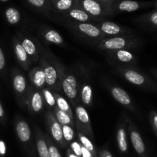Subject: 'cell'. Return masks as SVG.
I'll use <instances>...</instances> for the list:
<instances>
[{
	"instance_id": "obj_1",
	"label": "cell",
	"mask_w": 157,
	"mask_h": 157,
	"mask_svg": "<svg viewBox=\"0 0 157 157\" xmlns=\"http://www.w3.org/2000/svg\"><path fill=\"white\" fill-rule=\"evenodd\" d=\"M75 6L83 9L90 15L94 17L110 15L113 12L112 6L95 0H77Z\"/></svg>"
},
{
	"instance_id": "obj_2",
	"label": "cell",
	"mask_w": 157,
	"mask_h": 157,
	"mask_svg": "<svg viewBox=\"0 0 157 157\" xmlns=\"http://www.w3.org/2000/svg\"><path fill=\"white\" fill-rule=\"evenodd\" d=\"M124 75L126 79L132 84L141 87L147 88L157 92V84L150 77L144 75V73L135 69H125L124 72Z\"/></svg>"
},
{
	"instance_id": "obj_3",
	"label": "cell",
	"mask_w": 157,
	"mask_h": 157,
	"mask_svg": "<svg viewBox=\"0 0 157 157\" xmlns=\"http://www.w3.org/2000/svg\"><path fill=\"white\" fill-rule=\"evenodd\" d=\"M75 116L78 129L85 135L93 138V131L91 129L90 116L85 108L82 106H77L75 107Z\"/></svg>"
},
{
	"instance_id": "obj_4",
	"label": "cell",
	"mask_w": 157,
	"mask_h": 157,
	"mask_svg": "<svg viewBox=\"0 0 157 157\" xmlns=\"http://www.w3.org/2000/svg\"><path fill=\"white\" fill-rule=\"evenodd\" d=\"M130 136L132 146L139 157H148L147 146L140 132L133 126H130Z\"/></svg>"
},
{
	"instance_id": "obj_5",
	"label": "cell",
	"mask_w": 157,
	"mask_h": 157,
	"mask_svg": "<svg viewBox=\"0 0 157 157\" xmlns=\"http://www.w3.org/2000/svg\"><path fill=\"white\" fill-rule=\"evenodd\" d=\"M133 44L134 42L130 41L124 37H113L103 40L99 44V47L104 50H119Z\"/></svg>"
},
{
	"instance_id": "obj_6",
	"label": "cell",
	"mask_w": 157,
	"mask_h": 157,
	"mask_svg": "<svg viewBox=\"0 0 157 157\" xmlns=\"http://www.w3.org/2000/svg\"><path fill=\"white\" fill-rule=\"evenodd\" d=\"M48 122L49 129H50L52 136L61 147H65L66 142L64 141L62 133V126L59 122L56 119L55 115L51 112L47 114Z\"/></svg>"
},
{
	"instance_id": "obj_7",
	"label": "cell",
	"mask_w": 157,
	"mask_h": 157,
	"mask_svg": "<svg viewBox=\"0 0 157 157\" xmlns=\"http://www.w3.org/2000/svg\"><path fill=\"white\" fill-rule=\"evenodd\" d=\"M151 4V2H141L132 1V0H121L119 2H117L116 0L112 6V9L113 12L115 9H117L119 12H132Z\"/></svg>"
},
{
	"instance_id": "obj_8",
	"label": "cell",
	"mask_w": 157,
	"mask_h": 157,
	"mask_svg": "<svg viewBox=\"0 0 157 157\" xmlns=\"http://www.w3.org/2000/svg\"><path fill=\"white\" fill-rule=\"evenodd\" d=\"M62 89L67 98L74 101L77 98L78 89H77V79L73 75H64L62 78Z\"/></svg>"
},
{
	"instance_id": "obj_9",
	"label": "cell",
	"mask_w": 157,
	"mask_h": 157,
	"mask_svg": "<svg viewBox=\"0 0 157 157\" xmlns=\"http://www.w3.org/2000/svg\"><path fill=\"white\" fill-rule=\"evenodd\" d=\"M41 67L44 71L46 84L51 87H54V86H56L58 79V72H57L56 69L52 65L47 62L46 61L43 62Z\"/></svg>"
},
{
	"instance_id": "obj_10",
	"label": "cell",
	"mask_w": 157,
	"mask_h": 157,
	"mask_svg": "<svg viewBox=\"0 0 157 157\" xmlns=\"http://www.w3.org/2000/svg\"><path fill=\"white\" fill-rule=\"evenodd\" d=\"M111 94L113 99L121 105L127 107H133L131 98L124 89L117 86H114L111 89Z\"/></svg>"
},
{
	"instance_id": "obj_11",
	"label": "cell",
	"mask_w": 157,
	"mask_h": 157,
	"mask_svg": "<svg viewBox=\"0 0 157 157\" xmlns=\"http://www.w3.org/2000/svg\"><path fill=\"white\" fill-rule=\"evenodd\" d=\"M15 131H16L18 138L21 143H26L30 141L32 132L28 123L24 120L18 121L15 124Z\"/></svg>"
},
{
	"instance_id": "obj_12",
	"label": "cell",
	"mask_w": 157,
	"mask_h": 157,
	"mask_svg": "<svg viewBox=\"0 0 157 157\" xmlns=\"http://www.w3.org/2000/svg\"><path fill=\"white\" fill-rule=\"evenodd\" d=\"M29 78L32 84L38 89L43 88L45 84L44 71L41 66L33 68L29 72Z\"/></svg>"
},
{
	"instance_id": "obj_13",
	"label": "cell",
	"mask_w": 157,
	"mask_h": 157,
	"mask_svg": "<svg viewBox=\"0 0 157 157\" xmlns=\"http://www.w3.org/2000/svg\"><path fill=\"white\" fill-rule=\"evenodd\" d=\"M14 49H15V55H16L19 62L21 63L25 69H27V66L29 65V56L25 50L21 43L18 40H15L14 42Z\"/></svg>"
},
{
	"instance_id": "obj_14",
	"label": "cell",
	"mask_w": 157,
	"mask_h": 157,
	"mask_svg": "<svg viewBox=\"0 0 157 157\" xmlns=\"http://www.w3.org/2000/svg\"><path fill=\"white\" fill-rule=\"evenodd\" d=\"M78 28L80 32L90 38H98L101 35V29L90 23H80Z\"/></svg>"
},
{
	"instance_id": "obj_15",
	"label": "cell",
	"mask_w": 157,
	"mask_h": 157,
	"mask_svg": "<svg viewBox=\"0 0 157 157\" xmlns=\"http://www.w3.org/2000/svg\"><path fill=\"white\" fill-rule=\"evenodd\" d=\"M77 0H50L51 8L58 12H67L75 7Z\"/></svg>"
},
{
	"instance_id": "obj_16",
	"label": "cell",
	"mask_w": 157,
	"mask_h": 157,
	"mask_svg": "<svg viewBox=\"0 0 157 157\" xmlns=\"http://www.w3.org/2000/svg\"><path fill=\"white\" fill-rule=\"evenodd\" d=\"M43 105H44V100H43L41 92L35 91L31 95L30 100H29L30 109L34 112H39L43 109Z\"/></svg>"
},
{
	"instance_id": "obj_17",
	"label": "cell",
	"mask_w": 157,
	"mask_h": 157,
	"mask_svg": "<svg viewBox=\"0 0 157 157\" xmlns=\"http://www.w3.org/2000/svg\"><path fill=\"white\" fill-rule=\"evenodd\" d=\"M66 12L71 18L76 20V21L81 22H85L88 21L90 18V15L87 12L77 6L71 8L70 10Z\"/></svg>"
},
{
	"instance_id": "obj_18",
	"label": "cell",
	"mask_w": 157,
	"mask_h": 157,
	"mask_svg": "<svg viewBox=\"0 0 157 157\" xmlns=\"http://www.w3.org/2000/svg\"><path fill=\"white\" fill-rule=\"evenodd\" d=\"M21 45L24 47L25 50L27 52L28 55L32 58L33 61H38V54L37 47L35 45V43L29 38H24L21 41Z\"/></svg>"
},
{
	"instance_id": "obj_19",
	"label": "cell",
	"mask_w": 157,
	"mask_h": 157,
	"mask_svg": "<svg viewBox=\"0 0 157 157\" xmlns=\"http://www.w3.org/2000/svg\"><path fill=\"white\" fill-rule=\"evenodd\" d=\"M118 148L122 153H126L128 150V143L127 138V131L124 126H121L117 132Z\"/></svg>"
},
{
	"instance_id": "obj_20",
	"label": "cell",
	"mask_w": 157,
	"mask_h": 157,
	"mask_svg": "<svg viewBox=\"0 0 157 157\" xmlns=\"http://www.w3.org/2000/svg\"><path fill=\"white\" fill-rule=\"evenodd\" d=\"M100 29L107 35H118L122 32L121 26L113 22H104L101 24Z\"/></svg>"
},
{
	"instance_id": "obj_21",
	"label": "cell",
	"mask_w": 157,
	"mask_h": 157,
	"mask_svg": "<svg viewBox=\"0 0 157 157\" xmlns=\"http://www.w3.org/2000/svg\"><path fill=\"white\" fill-rule=\"evenodd\" d=\"M54 95H55V101H56V107L61 109V110L64 111V112H67L71 118H73L75 119L73 111H72L70 105H69L67 99L64 97H63L62 95H58V93H54Z\"/></svg>"
},
{
	"instance_id": "obj_22",
	"label": "cell",
	"mask_w": 157,
	"mask_h": 157,
	"mask_svg": "<svg viewBox=\"0 0 157 157\" xmlns=\"http://www.w3.org/2000/svg\"><path fill=\"white\" fill-rule=\"evenodd\" d=\"M55 118L59 122L61 125H69L74 127L75 126V119L70 116L67 112L61 110L58 108H55Z\"/></svg>"
},
{
	"instance_id": "obj_23",
	"label": "cell",
	"mask_w": 157,
	"mask_h": 157,
	"mask_svg": "<svg viewBox=\"0 0 157 157\" xmlns=\"http://www.w3.org/2000/svg\"><path fill=\"white\" fill-rule=\"evenodd\" d=\"M81 100L85 106H90L92 104L93 100V91L91 86L89 84H83L81 92Z\"/></svg>"
},
{
	"instance_id": "obj_24",
	"label": "cell",
	"mask_w": 157,
	"mask_h": 157,
	"mask_svg": "<svg viewBox=\"0 0 157 157\" xmlns=\"http://www.w3.org/2000/svg\"><path fill=\"white\" fill-rule=\"evenodd\" d=\"M78 137L81 146H83L84 147H85L86 149H88V150L93 154L94 156L98 157V152H97L96 149H95L94 146L91 140L87 136V135H85L84 133L81 132V131H78Z\"/></svg>"
},
{
	"instance_id": "obj_25",
	"label": "cell",
	"mask_w": 157,
	"mask_h": 157,
	"mask_svg": "<svg viewBox=\"0 0 157 157\" xmlns=\"http://www.w3.org/2000/svg\"><path fill=\"white\" fill-rule=\"evenodd\" d=\"M13 87L17 93L21 94L25 91L26 89V79L23 75L20 73H16L13 77Z\"/></svg>"
},
{
	"instance_id": "obj_26",
	"label": "cell",
	"mask_w": 157,
	"mask_h": 157,
	"mask_svg": "<svg viewBox=\"0 0 157 157\" xmlns=\"http://www.w3.org/2000/svg\"><path fill=\"white\" fill-rule=\"evenodd\" d=\"M36 147H37V151H38V156L50 157V155H49L47 142H46L45 139H44L42 135H38V136H37Z\"/></svg>"
},
{
	"instance_id": "obj_27",
	"label": "cell",
	"mask_w": 157,
	"mask_h": 157,
	"mask_svg": "<svg viewBox=\"0 0 157 157\" xmlns=\"http://www.w3.org/2000/svg\"><path fill=\"white\" fill-rule=\"evenodd\" d=\"M6 20L11 25H15L20 21L21 18V15L20 12L16 8L9 7L8 8L5 12Z\"/></svg>"
},
{
	"instance_id": "obj_28",
	"label": "cell",
	"mask_w": 157,
	"mask_h": 157,
	"mask_svg": "<svg viewBox=\"0 0 157 157\" xmlns=\"http://www.w3.org/2000/svg\"><path fill=\"white\" fill-rule=\"evenodd\" d=\"M44 38L47 40L48 42L51 43H54V44L60 45L63 43V38L61 35L58 33L57 31L54 30V29H50L48 30L47 32L44 33Z\"/></svg>"
},
{
	"instance_id": "obj_29",
	"label": "cell",
	"mask_w": 157,
	"mask_h": 157,
	"mask_svg": "<svg viewBox=\"0 0 157 157\" xmlns=\"http://www.w3.org/2000/svg\"><path fill=\"white\" fill-rule=\"evenodd\" d=\"M115 55H116L117 58L119 59V61L122 62H131L135 60V56L133 55V54L125 49L117 50Z\"/></svg>"
},
{
	"instance_id": "obj_30",
	"label": "cell",
	"mask_w": 157,
	"mask_h": 157,
	"mask_svg": "<svg viewBox=\"0 0 157 157\" xmlns=\"http://www.w3.org/2000/svg\"><path fill=\"white\" fill-rule=\"evenodd\" d=\"M140 21L144 24L157 27V10L143 15L140 18Z\"/></svg>"
},
{
	"instance_id": "obj_31",
	"label": "cell",
	"mask_w": 157,
	"mask_h": 157,
	"mask_svg": "<svg viewBox=\"0 0 157 157\" xmlns=\"http://www.w3.org/2000/svg\"><path fill=\"white\" fill-rule=\"evenodd\" d=\"M61 126H62V133L64 141L70 143L75 138V131L73 127L69 125H61Z\"/></svg>"
},
{
	"instance_id": "obj_32",
	"label": "cell",
	"mask_w": 157,
	"mask_h": 157,
	"mask_svg": "<svg viewBox=\"0 0 157 157\" xmlns=\"http://www.w3.org/2000/svg\"><path fill=\"white\" fill-rule=\"evenodd\" d=\"M43 98L45 100L46 103L51 107H56V101H55V97L53 92L50 91L48 89H42Z\"/></svg>"
},
{
	"instance_id": "obj_33",
	"label": "cell",
	"mask_w": 157,
	"mask_h": 157,
	"mask_svg": "<svg viewBox=\"0 0 157 157\" xmlns=\"http://www.w3.org/2000/svg\"><path fill=\"white\" fill-rule=\"evenodd\" d=\"M29 4L37 9H48L51 8L50 0H26Z\"/></svg>"
},
{
	"instance_id": "obj_34",
	"label": "cell",
	"mask_w": 157,
	"mask_h": 157,
	"mask_svg": "<svg viewBox=\"0 0 157 157\" xmlns=\"http://www.w3.org/2000/svg\"><path fill=\"white\" fill-rule=\"evenodd\" d=\"M47 144L48 148V152L50 157H62L61 153H60V152L58 151V148H57L56 146L52 143V140L48 139Z\"/></svg>"
},
{
	"instance_id": "obj_35",
	"label": "cell",
	"mask_w": 157,
	"mask_h": 157,
	"mask_svg": "<svg viewBox=\"0 0 157 157\" xmlns=\"http://www.w3.org/2000/svg\"><path fill=\"white\" fill-rule=\"evenodd\" d=\"M81 144L80 142L72 141L70 143V149L78 156L81 157Z\"/></svg>"
},
{
	"instance_id": "obj_36",
	"label": "cell",
	"mask_w": 157,
	"mask_h": 157,
	"mask_svg": "<svg viewBox=\"0 0 157 157\" xmlns=\"http://www.w3.org/2000/svg\"><path fill=\"white\" fill-rule=\"evenodd\" d=\"M150 119L155 135L157 136V111L152 110L150 112Z\"/></svg>"
},
{
	"instance_id": "obj_37",
	"label": "cell",
	"mask_w": 157,
	"mask_h": 157,
	"mask_svg": "<svg viewBox=\"0 0 157 157\" xmlns=\"http://www.w3.org/2000/svg\"><path fill=\"white\" fill-rule=\"evenodd\" d=\"M5 66H6V58H5L2 49L0 48V71L3 70Z\"/></svg>"
},
{
	"instance_id": "obj_38",
	"label": "cell",
	"mask_w": 157,
	"mask_h": 157,
	"mask_svg": "<svg viewBox=\"0 0 157 157\" xmlns=\"http://www.w3.org/2000/svg\"><path fill=\"white\" fill-rule=\"evenodd\" d=\"M81 157H94L93 154L84 146H81Z\"/></svg>"
},
{
	"instance_id": "obj_39",
	"label": "cell",
	"mask_w": 157,
	"mask_h": 157,
	"mask_svg": "<svg viewBox=\"0 0 157 157\" xmlns=\"http://www.w3.org/2000/svg\"><path fill=\"white\" fill-rule=\"evenodd\" d=\"M6 154V146L4 141L0 139V156H4Z\"/></svg>"
},
{
	"instance_id": "obj_40",
	"label": "cell",
	"mask_w": 157,
	"mask_h": 157,
	"mask_svg": "<svg viewBox=\"0 0 157 157\" xmlns=\"http://www.w3.org/2000/svg\"><path fill=\"white\" fill-rule=\"evenodd\" d=\"M98 157H113V155H112V154L108 150H107V149H103V150H101L100 152Z\"/></svg>"
},
{
	"instance_id": "obj_41",
	"label": "cell",
	"mask_w": 157,
	"mask_h": 157,
	"mask_svg": "<svg viewBox=\"0 0 157 157\" xmlns=\"http://www.w3.org/2000/svg\"><path fill=\"white\" fill-rule=\"evenodd\" d=\"M95 1H98V2H99L104 3V4L108 5V6H113V2H114L116 0H95Z\"/></svg>"
},
{
	"instance_id": "obj_42",
	"label": "cell",
	"mask_w": 157,
	"mask_h": 157,
	"mask_svg": "<svg viewBox=\"0 0 157 157\" xmlns=\"http://www.w3.org/2000/svg\"><path fill=\"white\" fill-rule=\"evenodd\" d=\"M66 155H67V157H80L78 156V155H75V154L71 150L70 148H68V149H67V154H66Z\"/></svg>"
},
{
	"instance_id": "obj_43",
	"label": "cell",
	"mask_w": 157,
	"mask_h": 157,
	"mask_svg": "<svg viewBox=\"0 0 157 157\" xmlns=\"http://www.w3.org/2000/svg\"><path fill=\"white\" fill-rule=\"evenodd\" d=\"M5 116V112L4 109H3L1 103H0V119H3Z\"/></svg>"
},
{
	"instance_id": "obj_44",
	"label": "cell",
	"mask_w": 157,
	"mask_h": 157,
	"mask_svg": "<svg viewBox=\"0 0 157 157\" xmlns=\"http://www.w3.org/2000/svg\"><path fill=\"white\" fill-rule=\"evenodd\" d=\"M150 72H151V73H152V75H153V76L155 77V78H156L157 79V69H152L151 71H150Z\"/></svg>"
},
{
	"instance_id": "obj_45",
	"label": "cell",
	"mask_w": 157,
	"mask_h": 157,
	"mask_svg": "<svg viewBox=\"0 0 157 157\" xmlns=\"http://www.w3.org/2000/svg\"><path fill=\"white\" fill-rule=\"evenodd\" d=\"M9 0H0V2H8Z\"/></svg>"
},
{
	"instance_id": "obj_46",
	"label": "cell",
	"mask_w": 157,
	"mask_h": 157,
	"mask_svg": "<svg viewBox=\"0 0 157 157\" xmlns=\"http://www.w3.org/2000/svg\"><path fill=\"white\" fill-rule=\"evenodd\" d=\"M155 6H156V9H157V2H155Z\"/></svg>"
}]
</instances>
